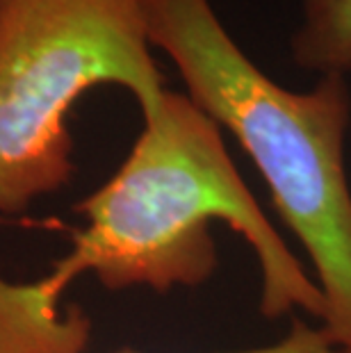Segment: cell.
I'll return each mask as SVG.
<instances>
[{"label": "cell", "mask_w": 351, "mask_h": 353, "mask_svg": "<svg viewBox=\"0 0 351 353\" xmlns=\"http://www.w3.org/2000/svg\"><path fill=\"white\" fill-rule=\"evenodd\" d=\"M114 353H141L132 349L114 351ZM226 353H349L338 347L331 337L324 333L319 324H308L301 317H292L288 333L279 342L267 344L258 349H244V351H226Z\"/></svg>", "instance_id": "obj_5"}, {"label": "cell", "mask_w": 351, "mask_h": 353, "mask_svg": "<svg viewBox=\"0 0 351 353\" xmlns=\"http://www.w3.org/2000/svg\"><path fill=\"white\" fill-rule=\"evenodd\" d=\"M85 228L73 249L34 283L0 276V353H82L85 317H64L59 301L80 276L108 290L199 288L219 265L212 223L237 232L260 269L265 319L305 312L322 321L315 278L290 251L228 155L221 130L185 94L169 92L117 174L76 203Z\"/></svg>", "instance_id": "obj_1"}, {"label": "cell", "mask_w": 351, "mask_h": 353, "mask_svg": "<svg viewBox=\"0 0 351 353\" xmlns=\"http://www.w3.org/2000/svg\"><path fill=\"white\" fill-rule=\"evenodd\" d=\"M96 87L141 117L167 94L144 0H0V226L76 176L69 117Z\"/></svg>", "instance_id": "obj_3"}, {"label": "cell", "mask_w": 351, "mask_h": 353, "mask_svg": "<svg viewBox=\"0 0 351 353\" xmlns=\"http://www.w3.org/2000/svg\"><path fill=\"white\" fill-rule=\"evenodd\" d=\"M151 48L171 59L188 99L240 141L274 210L303 246L324 299L319 326L351 353V89L319 76L308 92L274 82L240 48L212 0H144Z\"/></svg>", "instance_id": "obj_2"}, {"label": "cell", "mask_w": 351, "mask_h": 353, "mask_svg": "<svg viewBox=\"0 0 351 353\" xmlns=\"http://www.w3.org/2000/svg\"><path fill=\"white\" fill-rule=\"evenodd\" d=\"M292 62L317 76H351V0H301Z\"/></svg>", "instance_id": "obj_4"}]
</instances>
